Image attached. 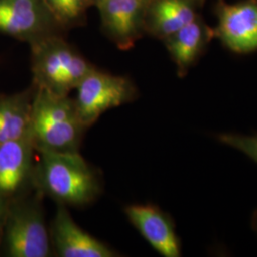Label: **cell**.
Here are the masks:
<instances>
[{
    "mask_svg": "<svg viewBox=\"0 0 257 257\" xmlns=\"http://www.w3.org/2000/svg\"><path fill=\"white\" fill-rule=\"evenodd\" d=\"M34 189L58 205L84 207L102 192L96 171L78 153H37Z\"/></svg>",
    "mask_w": 257,
    "mask_h": 257,
    "instance_id": "obj_1",
    "label": "cell"
},
{
    "mask_svg": "<svg viewBox=\"0 0 257 257\" xmlns=\"http://www.w3.org/2000/svg\"><path fill=\"white\" fill-rule=\"evenodd\" d=\"M35 88L30 139L37 153H78L88 128L74 99Z\"/></svg>",
    "mask_w": 257,
    "mask_h": 257,
    "instance_id": "obj_2",
    "label": "cell"
},
{
    "mask_svg": "<svg viewBox=\"0 0 257 257\" xmlns=\"http://www.w3.org/2000/svg\"><path fill=\"white\" fill-rule=\"evenodd\" d=\"M94 68L61 38L48 36L33 42V73L37 88L69 95Z\"/></svg>",
    "mask_w": 257,
    "mask_h": 257,
    "instance_id": "obj_3",
    "label": "cell"
},
{
    "mask_svg": "<svg viewBox=\"0 0 257 257\" xmlns=\"http://www.w3.org/2000/svg\"><path fill=\"white\" fill-rule=\"evenodd\" d=\"M42 197L36 191L34 196L24 195L7 204L2 238L9 256H52Z\"/></svg>",
    "mask_w": 257,
    "mask_h": 257,
    "instance_id": "obj_4",
    "label": "cell"
},
{
    "mask_svg": "<svg viewBox=\"0 0 257 257\" xmlns=\"http://www.w3.org/2000/svg\"><path fill=\"white\" fill-rule=\"evenodd\" d=\"M138 90L128 77L93 69L76 87L74 103L84 125L89 128L105 111L134 101Z\"/></svg>",
    "mask_w": 257,
    "mask_h": 257,
    "instance_id": "obj_5",
    "label": "cell"
},
{
    "mask_svg": "<svg viewBox=\"0 0 257 257\" xmlns=\"http://www.w3.org/2000/svg\"><path fill=\"white\" fill-rule=\"evenodd\" d=\"M36 153L30 138L0 144V197L5 201L35 190Z\"/></svg>",
    "mask_w": 257,
    "mask_h": 257,
    "instance_id": "obj_6",
    "label": "cell"
},
{
    "mask_svg": "<svg viewBox=\"0 0 257 257\" xmlns=\"http://www.w3.org/2000/svg\"><path fill=\"white\" fill-rule=\"evenodd\" d=\"M217 18L213 36L218 37L224 46L239 55L257 51V0H244L235 4L221 1Z\"/></svg>",
    "mask_w": 257,
    "mask_h": 257,
    "instance_id": "obj_7",
    "label": "cell"
},
{
    "mask_svg": "<svg viewBox=\"0 0 257 257\" xmlns=\"http://www.w3.org/2000/svg\"><path fill=\"white\" fill-rule=\"evenodd\" d=\"M124 211L132 225L156 252L164 257L182 255L181 240L169 213L151 203L132 204Z\"/></svg>",
    "mask_w": 257,
    "mask_h": 257,
    "instance_id": "obj_8",
    "label": "cell"
},
{
    "mask_svg": "<svg viewBox=\"0 0 257 257\" xmlns=\"http://www.w3.org/2000/svg\"><path fill=\"white\" fill-rule=\"evenodd\" d=\"M150 2L151 0H101L96 4L105 32L121 50L133 48L141 37Z\"/></svg>",
    "mask_w": 257,
    "mask_h": 257,
    "instance_id": "obj_9",
    "label": "cell"
},
{
    "mask_svg": "<svg viewBox=\"0 0 257 257\" xmlns=\"http://www.w3.org/2000/svg\"><path fill=\"white\" fill-rule=\"evenodd\" d=\"M50 237L55 254L60 257H116L118 252L83 230L67 207L58 205Z\"/></svg>",
    "mask_w": 257,
    "mask_h": 257,
    "instance_id": "obj_10",
    "label": "cell"
},
{
    "mask_svg": "<svg viewBox=\"0 0 257 257\" xmlns=\"http://www.w3.org/2000/svg\"><path fill=\"white\" fill-rule=\"evenodd\" d=\"M50 12L42 0H0V31L11 36L33 38L44 35Z\"/></svg>",
    "mask_w": 257,
    "mask_h": 257,
    "instance_id": "obj_11",
    "label": "cell"
},
{
    "mask_svg": "<svg viewBox=\"0 0 257 257\" xmlns=\"http://www.w3.org/2000/svg\"><path fill=\"white\" fill-rule=\"evenodd\" d=\"M213 36V30L196 18L165 39L166 47L175 62L178 76L184 77L203 55Z\"/></svg>",
    "mask_w": 257,
    "mask_h": 257,
    "instance_id": "obj_12",
    "label": "cell"
},
{
    "mask_svg": "<svg viewBox=\"0 0 257 257\" xmlns=\"http://www.w3.org/2000/svg\"><path fill=\"white\" fill-rule=\"evenodd\" d=\"M198 0H151L145 28L160 39L165 40L197 17Z\"/></svg>",
    "mask_w": 257,
    "mask_h": 257,
    "instance_id": "obj_13",
    "label": "cell"
},
{
    "mask_svg": "<svg viewBox=\"0 0 257 257\" xmlns=\"http://www.w3.org/2000/svg\"><path fill=\"white\" fill-rule=\"evenodd\" d=\"M36 88L13 95L0 96V144L30 138Z\"/></svg>",
    "mask_w": 257,
    "mask_h": 257,
    "instance_id": "obj_14",
    "label": "cell"
},
{
    "mask_svg": "<svg viewBox=\"0 0 257 257\" xmlns=\"http://www.w3.org/2000/svg\"><path fill=\"white\" fill-rule=\"evenodd\" d=\"M47 9L57 21L72 24L79 20L92 0H42Z\"/></svg>",
    "mask_w": 257,
    "mask_h": 257,
    "instance_id": "obj_15",
    "label": "cell"
},
{
    "mask_svg": "<svg viewBox=\"0 0 257 257\" xmlns=\"http://www.w3.org/2000/svg\"><path fill=\"white\" fill-rule=\"evenodd\" d=\"M214 138L223 145L235 149L257 164V133L244 135L238 133H219Z\"/></svg>",
    "mask_w": 257,
    "mask_h": 257,
    "instance_id": "obj_16",
    "label": "cell"
},
{
    "mask_svg": "<svg viewBox=\"0 0 257 257\" xmlns=\"http://www.w3.org/2000/svg\"><path fill=\"white\" fill-rule=\"evenodd\" d=\"M7 204H8L7 201H5L3 198L0 197V239L2 238V232H3L4 221H5V216H6Z\"/></svg>",
    "mask_w": 257,
    "mask_h": 257,
    "instance_id": "obj_17",
    "label": "cell"
},
{
    "mask_svg": "<svg viewBox=\"0 0 257 257\" xmlns=\"http://www.w3.org/2000/svg\"><path fill=\"white\" fill-rule=\"evenodd\" d=\"M250 226L251 229L257 234V208L253 211L252 215H251V219H250Z\"/></svg>",
    "mask_w": 257,
    "mask_h": 257,
    "instance_id": "obj_18",
    "label": "cell"
},
{
    "mask_svg": "<svg viewBox=\"0 0 257 257\" xmlns=\"http://www.w3.org/2000/svg\"><path fill=\"white\" fill-rule=\"evenodd\" d=\"M99 1H101V0H92V2L93 3H95V4H97Z\"/></svg>",
    "mask_w": 257,
    "mask_h": 257,
    "instance_id": "obj_19",
    "label": "cell"
},
{
    "mask_svg": "<svg viewBox=\"0 0 257 257\" xmlns=\"http://www.w3.org/2000/svg\"><path fill=\"white\" fill-rule=\"evenodd\" d=\"M203 1H205V0H198V2H203Z\"/></svg>",
    "mask_w": 257,
    "mask_h": 257,
    "instance_id": "obj_20",
    "label": "cell"
}]
</instances>
